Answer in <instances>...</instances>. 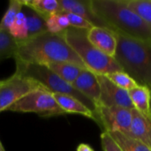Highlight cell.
I'll return each instance as SVG.
<instances>
[{
  "mask_svg": "<svg viewBox=\"0 0 151 151\" xmlns=\"http://www.w3.org/2000/svg\"><path fill=\"white\" fill-rule=\"evenodd\" d=\"M127 135L142 142L151 149V118L142 115L134 109L131 126Z\"/></svg>",
  "mask_w": 151,
  "mask_h": 151,
  "instance_id": "cell-13",
  "label": "cell"
},
{
  "mask_svg": "<svg viewBox=\"0 0 151 151\" xmlns=\"http://www.w3.org/2000/svg\"><path fill=\"white\" fill-rule=\"evenodd\" d=\"M22 12L25 14L27 25V39L35 37L39 35L48 32L46 27V19L41 14L36 12L31 7L24 4L22 6Z\"/></svg>",
  "mask_w": 151,
  "mask_h": 151,
  "instance_id": "cell-16",
  "label": "cell"
},
{
  "mask_svg": "<svg viewBox=\"0 0 151 151\" xmlns=\"http://www.w3.org/2000/svg\"><path fill=\"white\" fill-rule=\"evenodd\" d=\"M76 151H94V150H93V149H92L89 145L85 144V143H81V144H80V145L77 147V150H76Z\"/></svg>",
  "mask_w": 151,
  "mask_h": 151,
  "instance_id": "cell-28",
  "label": "cell"
},
{
  "mask_svg": "<svg viewBox=\"0 0 151 151\" xmlns=\"http://www.w3.org/2000/svg\"><path fill=\"white\" fill-rule=\"evenodd\" d=\"M22 0H11L9 2L6 12L0 20V30L8 31L15 20L17 15L22 9Z\"/></svg>",
  "mask_w": 151,
  "mask_h": 151,
  "instance_id": "cell-23",
  "label": "cell"
},
{
  "mask_svg": "<svg viewBox=\"0 0 151 151\" xmlns=\"http://www.w3.org/2000/svg\"><path fill=\"white\" fill-rule=\"evenodd\" d=\"M150 89H151V88H150Z\"/></svg>",
  "mask_w": 151,
  "mask_h": 151,
  "instance_id": "cell-31",
  "label": "cell"
},
{
  "mask_svg": "<svg viewBox=\"0 0 151 151\" xmlns=\"http://www.w3.org/2000/svg\"><path fill=\"white\" fill-rule=\"evenodd\" d=\"M87 37L97 50L111 58H115L118 38L117 34L113 30L104 27L93 26L87 31Z\"/></svg>",
  "mask_w": 151,
  "mask_h": 151,
  "instance_id": "cell-10",
  "label": "cell"
},
{
  "mask_svg": "<svg viewBox=\"0 0 151 151\" xmlns=\"http://www.w3.org/2000/svg\"><path fill=\"white\" fill-rule=\"evenodd\" d=\"M93 12L106 27L123 35L151 42V30L126 0H90Z\"/></svg>",
  "mask_w": 151,
  "mask_h": 151,
  "instance_id": "cell-2",
  "label": "cell"
},
{
  "mask_svg": "<svg viewBox=\"0 0 151 151\" xmlns=\"http://www.w3.org/2000/svg\"><path fill=\"white\" fill-rule=\"evenodd\" d=\"M87 31L70 27L63 33L65 41L79 56L87 69L101 75L123 71L114 58L105 55L90 43L87 37Z\"/></svg>",
  "mask_w": 151,
  "mask_h": 151,
  "instance_id": "cell-4",
  "label": "cell"
},
{
  "mask_svg": "<svg viewBox=\"0 0 151 151\" xmlns=\"http://www.w3.org/2000/svg\"><path fill=\"white\" fill-rule=\"evenodd\" d=\"M18 48V42L8 31L0 30V61L14 58Z\"/></svg>",
  "mask_w": 151,
  "mask_h": 151,
  "instance_id": "cell-20",
  "label": "cell"
},
{
  "mask_svg": "<svg viewBox=\"0 0 151 151\" xmlns=\"http://www.w3.org/2000/svg\"><path fill=\"white\" fill-rule=\"evenodd\" d=\"M46 27L49 33L61 35L68 27H70V24L66 16L64 14L63 12H61L59 13L53 14L46 19Z\"/></svg>",
  "mask_w": 151,
  "mask_h": 151,
  "instance_id": "cell-21",
  "label": "cell"
},
{
  "mask_svg": "<svg viewBox=\"0 0 151 151\" xmlns=\"http://www.w3.org/2000/svg\"><path fill=\"white\" fill-rule=\"evenodd\" d=\"M62 12L77 14L95 27H104L105 24L93 12L90 0H59Z\"/></svg>",
  "mask_w": 151,
  "mask_h": 151,
  "instance_id": "cell-12",
  "label": "cell"
},
{
  "mask_svg": "<svg viewBox=\"0 0 151 151\" xmlns=\"http://www.w3.org/2000/svg\"><path fill=\"white\" fill-rule=\"evenodd\" d=\"M130 99L134 109L142 115L150 117V101L151 90L145 86H136L135 88L128 91Z\"/></svg>",
  "mask_w": 151,
  "mask_h": 151,
  "instance_id": "cell-15",
  "label": "cell"
},
{
  "mask_svg": "<svg viewBox=\"0 0 151 151\" xmlns=\"http://www.w3.org/2000/svg\"><path fill=\"white\" fill-rule=\"evenodd\" d=\"M151 90V89H150ZM150 117H151V101H150Z\"/></svg>",
  "mask_w": 151,
  "mask_h": 151,
  "instance_id": "cell-30",
  "label": "cell"
},
{
  "mask_svg": "<svg viewBox=\"0 0 151 151\" xmlns=\"http://www.w3.org/2000/svg\"><path fill=\"white\" fill-rule=\"evenodd\" d=\"M46 66H48L58 77L70 84H73L84 70V68L71 63H54Z\"/></svg>",
  "mask_w": 151,
  "mask_h": 151,
  "instance_id": "cell-18",
  "label": "cell"
},
{
  "mask_svg": "<svg viewBox=\"0 0 151 151\" xmlns=\"http://www.w3.org/2000/svg\"><path fill=\"white\" fill-rule=\"evenodd\" d=\"M15 73L36 81L38 84H40L42 87H43L45 89L52 94L65 95L76 98L84 105H86L90 111H92L96 116V104L84 95H82L80 91H78L72 84L58 77L48 66L35 64H27L20 61H15Z\"/></svg>",
  "mask_w": 151,
  "mask_h": 151,
  "instance_id": "cell-5",
  "label": "cell"
},
{
  "mask_svg": "<svg viewBox=\"0 0 151 151\" xmlns=\"http://www.w3.org/2000/svg\"><path fill=\"white\" fill-rule=\"evenodd\" d=\"M101 142L104 151H123L107 132L102 133Z\"/></svg>",
  "mask_w": 151,
  "mask_h": 151,
  "instance_id": "cell-27",
  "label": "cell"
},
{
  "mask_svg": "<svg viewBox=\"0 0 151 151\" xmlns=\"http://www.w3.org/2000/svg\"><path fill=\"white\" fill-rule=\"evenodd\" d=\"M106 76L116 86H118L120 88H123L125 90H127V91H129L130 89L138 86L136 81L129 74H127L124 71L115 72V73L108 74Z\"/></svg>",
  "mask_w": 151,
  "mask_h": 151,
  "instance_id": "cell-25",
  "label": "cell"
},
{
  "mask_svg": "<svg viewBox=\"0 0 151 151\" xmlns=\"http://www.w3.org/2000/svg\"><path fill=\"white\" fill-rule=\"evenodd\" d=\"M133 110L122 107L99 106L96 112V121L104 127V132H120L127 134L133 119Z\"/></svg>",
  "mask_w": 151,
  "mask_h": 151,
  "instance_id": "cell-8",
  "label": "cell"
},
{
  "mask_svg": "<svg viewBox=\"0 0 151 151\" xmlns=\"http://www.w3.org/2000/svg\"><path fill=\"white\" fill-rule=\"evenodd\" d=\"M127 4L147 24L151 30V0H126Z\"/></svg>",
  "mask_w": 151,
  "mask_h": 151,
  "instance_id": "cell-22",
  "label": "cell"
},
{
  "mask_svg": "<svg viewBox=\"0 0 151 151\" xmlns=\"http://www.w3.org/2000/svg\"><path fill=\"white\" fill-rule=\"evenodd\" d=\"M22 4L31 7L45 19L53 14L62 12L59 0H22Z\"/></svg>",
  "mask_w": 151,
  "mask_h": 151,
  "instance_id": "cell-17",
  "label": "cell"
},
{
  "mask_svg": "<svg viewBox=\"0 0 151 151\" xmlns=\"http://www.w3.org/2000/svg\"><path fill=\"white\" fill-rule=\"evenodd\" d=\"M96 77L101 90L98 107H122L130 110L134 109L127 90L116 86L106 75L96 74Z\"/></svg>",
  "mask_w": 151,
  "mask_h": 151,
  "instance_id": "cell-9",
  "label": "cell"
},
{
  "mask_svg": "<svg viewBox=\"0 0 151 151\" xmlns=\"http://www.w3.org/2000/svg\"><path fill=\"white\" fill-rule=\"evenodd\" d=\"M116 34L118 46L114 58L138 85L151 88V42Z\"/></svg>",
  "mask_w": 151,
  "mask_h": 151,
  "instance_id": "cell-3",
  "label": "cell"
},
{
  "mask_svg": "<svg viewBox=\"0 0 151 151\" xmlns=\"http://www.w3.org/2000/svg\"><path fill=\"white\" fill-rule=\"evenodd\" d=\"M72 85L82 95L91 100L97 109L101 90L96 73L88 69H84Z\"/></svg>",
  "mask_w": 151,
  "mask_h": 151,
  "instance_id": "cell-11",
  "label": "cell"
},
{
  "mask_svg": "<svg viewBox=\"0 0 151 151\" xmlns=\"http://www.w3.org/2000/svg\"><path fill=\"white\" fill-rule=\"evenodd\" d=\"M9 33L17 42H22L27 39V35H28L27 25L22 9L17 15L12 26L10 27Z\"/></svg>",
  "mask_w": 151,
  "mask_h": 151,
  "instance_id": "cell-24",
  "label": "cell"
},
{
  "mask_svg": "<svg viewBox=\"0 0 151 151\" xmlns=\"http://www.w3.org/2000/svg\"><path fill=\"white\" fill-rule=\"evenodd\" d=\"M53 96L56 102L65 114H80L84 117L92 119L96 121V116L94 112L76 98L58 94H53Z\"/></svg>",
  "mask_w": 151,
  "mask_h": 151,
  "instance_id": "cell-14",
  "label": "cell"
},
{
  "mask_svg": "<svg viewBox=\"0 0 151 151\" xmlns=\"http://www.w3.org/2000/svg\"><path fill=\"white\" fill-rule=\"evenodd\" d=\"M0 151H5L3 144H2V142H1V141H0Z\"/></svg>",
  "mask_w": 151,
  "mask_h": 151,
  "instance_id": "cell-29",
  "label": "cell"
},
{
  "mask_svg": "<svg viewBox=\"0 0 151 151\" xmlns=\"http://www.w3.org/2000/svg\"><path fill=\"white\" fill-rule=\"evenodd\" d=\"M8 111L22 113H35L42 117H53L65 114L56 102L53 94L43 87L31 92L13 104Z\"/></svg>",
  "mask_w": 151,
  "mask_h": 151,
  "instance_id": "cell-6",
  "label": "cell"
},
{
  "mask_svg": "<svg viewBox=\"0 0 151 151\" xmlns=\"http://www.w3.org/2000/svg\"><path fill=\"white\" fill-rule=\"evenodd\" d=\"M41 88L36 81L15 73L0 81V112L8 111L13 104Z\"/></svg>",
  "mask_w": 151,
  "mask_h": 151,
  "instance_id": "cell-7",
  "label": "cell"
},
{
  "mask_svg": "<svg viewBox=\"0 0 151 151\" xmlns=\"http://www.w3.org/2000/svg\"><path fill=\"white\" fill-rule=\"evenodd\" d=\"M108 134L123 151H151V149L142 142L133 139L123 133L114 132Z\"/></svg>",
  "mask_w": 151,
  "mask_h": 151,
  "instance_id": "cell-19",
  "label": "cell"
},
{
  "mask_svg": "<svg viewBox=\"0 0 151 151\" xmlns=\"http://www.w3.org/2000/svg\"><path fill=\"white\" fill-rule=\"evenodd\" d=\"M27 64L49 65L54 63H71L87 69L81 59L70 47L63 34L45 32L35 37L18 42L13 58Z\"/></svg>",
  "mask_w": 151,
  "mask_h": 151,
  "instance_id": "cell-1",
  "label": "cell"
},
{
  "mask_svg": "<svg viewBox=\"0 0 151 151\" xmlns=\"http://www.w3.org/2000/svg\"><path fill=\"white\" fill-rule=\"evenodd\" d=\"M63 12L68 19L71 27L77 28V29L88 30L93 27V25L90 24L88 20H86L84 18H82L77 14H74L72 12Z\"/></svg>",
  "mask_w": 151,
  "mask_h": 151,
  "instance_id": "cell-26",
  "label": "cell"
}]
</instances>
